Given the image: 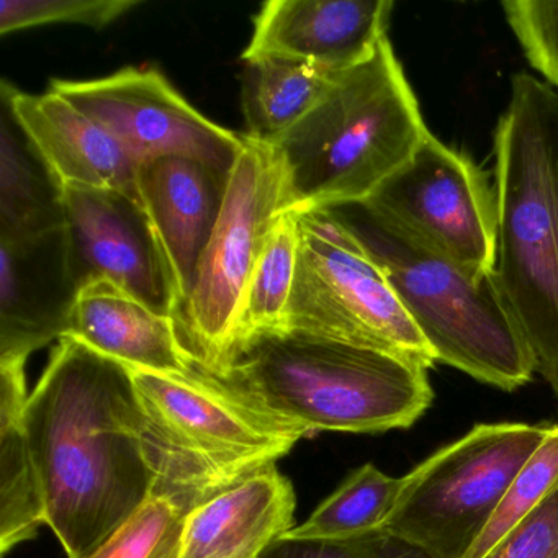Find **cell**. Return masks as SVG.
Segmentation results:
<instances>
[{
	"instance_id": "6da1fadb",
	"label": "cell",
	"mask_w": 558,
	"mask_h": 558,
	"mask_svg": "<svg viewBox=\"0 0 558 558\" xmlns=\"http://www.w3.org/2000/svg\"><path fill=\"white\" fill-rule=\"evenodd\" d=\"M47 525L68 558H89L153 495L155 466L132 371L60 339L25 407Z\"/></svg>"
},
{
	"instance_id": "7a4b0ae2",
	"label": "cell",
	"mask_w": 558,
	"mask_h": 558,
	"mask_svg": "<svg viewBox=\"0 0 558 558\" xmlns=\"http://www.w3.org/2000/svg\"><path fill=\"white\" fill-rule=\"evenodd\" d=\"M427 371L393 352L282 328L241 339L214 378L313 436L413 426L433 403Z\"/></svg>"
},
{
	"instance_id": "3957f363",
	"label": "cell",
	"mask_w": 558,
	"mask_h": 558,
	"mask_svg": "<svg viewBox=\"0 0 558 558\" xmlns=\"http://www.w3.org/2000/svg\"><path fill=\"white\" fill-rule=\"evenodd\" d=\"M420 102L388 37L338 74L315 109L272 145L282 214L365 202L427 138Z\"/></svg>"
},
{
	"instance_id": "277c9868",
	"label": "cell",
	"mask_w": 558,
	"mask_h": 558,
	"mask_svg": "<svg viewBox=\"0 0 558 558\" xmlns=\"http://www.w3.org/2000/svg\"><path fill=\"white\" fill-rule=\"evenodd\" d=\"M495 276L535 362L558 395V93L514 74L495 133Z\"/></svg>"
},
{
	"instance_id": "5b68a950",
	"label": "cell",
	"mask_w": 558,
	"mask_h": 558,
	"mask_svg": "<svg viewBox=\"0 0 558 558\" xmlns=\"http://www.w3.org/2000/svg\"><path fill=\"white\" fill-rule=\"evenodd\" d=\"M325 210L387 277L437 362L505 391L532 380L534 357L495 272H472L426 250L367 202Z\"/></svg>"
},
{
	"instance_id": "8992f818",
	"label": "cell",
	"mask_w": 558,
	"mask_h": 558,
	"mask_svg": "<svg viewBox=\"0 0 558 558\" xmlns=\"http://www.w3.org/2000/svg\"><path fill=\"white\" fill-rule=\"evenodd\" d=\"M130 371L158 476L155 493L189 512L276 465L310 437L197 368L185 375Z\"/></svg>"
},
{
	"instance_id": "52a82bcc",
	"label": "cell",
	"mask_w": 558,
	"mask_h": 558,
	"mask_svg": "<svg viewBox=\"0 0 558 558\" xmlns=\"http://www.w3.org/2000/svg\"><path fill=\"white\" fill-rule=\"evenodd\" d=\"M548 427L480 424L404 475L384 529L434 558H465Z\"/></svg>"
},
{
	"instance_id": "ba28073f",
	"label": "cell",
	"mask_w": 558,
	"mask_h": 558,
	"mask_svg": "<svg viewBox=\"0 0 558 558\" xmlns=\"http://www.w3.org/2000/svg\"><path fill=\"white\" fill-rule=\"evenodd\" d=\"M282 215V184L272 151L244 136L220 218L175 319L194 368L210 377L227 371L251 277Z\"/></svg>"
},
{
	"instance_id": "9c48e42d",
	"label": "cell",
	"mask_w": 558,
	"mask_h": 558,
	"mask_svg": "<svg viewBox=\"0 0 558 558\" xmlns=\"http://www.w3.org/2000/svg\"><path fill=\"white\" fill-rule=\"evenodd\" d=\"M296 220L299 264L283 328L433 367L429 344L359 241L328 210L306 211Z\"/></svg>"
},
{
	"instance_id": "30bf717a",
	"label": "cell",
	"mask_w": 558,
	"mask_h": 558,
	"mask_svg": "<svg viewBox=\"0 0 558 558\" xmlns=\"http://www.w3.org/2000/svg\"><path fill=\"white\" fill-rule=\"evenodd\" d=\"M365 202L426 250L472 272H495V191L469 156L430 133Z\"/></svg>"
},
{
	"instance_id": "8fae6325",
	"label": "cell",
	"mask_w": 558,
	"mask_h": 558,
	"mask_svg": "<svg viewBox=\"0 0 558 558\" xmlns=\"http://www.w3.org/2000/svg\"><path fill=\"white\" fill-rule=\"evenodd\" d=\"M50 90L109 132L136 166L182 156L230 175L244 149L243 135L202 116L156 70L126 68L99 80H54Z\"/></svg>"
},
{
	"instance_id": "7c38bea8",
	"label": "cell",
	"mask_w": 558,
	"mask_h": 558,
	"mask_svg": "<svg viewBox=\"0 0 558 558\" xmlns=\"http://www.w3.org/2000/svg\"><path fill=\"white\" fill-rule=\"evenodd\" d=\"M63 204L80 289L110 280L159 315L178 319L181 295L138 192L63 189Z\"/></svg>"
},
{
	"instance_id": "4fadbf2b",
	"label": "cell",
	"mask_w": 558,
	"mask_h": 558,
	"mask_svg": "<svg viewBox=\"0 0 558 558\" xmlns=\"http://www.w3.org/2000/svg\"><path fill=\"white\" fill-rule=\"evenodd\" d=\"M80 286L66 231L0 238V362H24L63 339Z\"/></svg>"
},
{
	"instance_id": "5bb4252c",
	"label": "cell",
	"mask_w": 558,
	"mask_h": 558,
	"mask_svg": "<svg viewBox=\"0 0 558 558\" xmlns=\"http://www.w3.org/2000/svg\"><path fill=\"white\" fill-rule=\"evenodd\" d=\"M393 8L391 0H270L254 17L243 61L287 58L345 73L388 37Z\"/></svg>"
},
{
	"instance_id": "9a60e30c",
	"label": "cell",
	"mask_w": 558,
	"mask_h": 558,
	"mask_svg": "<svg viewBox=\"0 0 558 558\" xmlns=\"http://www.w3.org/2000/svg\"><path fill=\"white\" fill-rule=\"evenodd\" d=\"M0 93L61 187L138 192V166L109 132L66 99L50 89L22 93L8 81Z\"/></svg>"
},
{
	"instance_id": "2e32d148",
	"label": "cell",
	"mask_w": 558,
	"mask_h": 558,
	"mask_svg": "<svg viewBox=\"0 0 558 558\" xmlns=\"http://www.w3.org/2000/svg\"><path fill=\"white\" fill-rule=\"evenodd\" d=\"M228 179L205 162L182 156L138 166L140 198L168 257L182 306L220 218Z\"/></svg>"
},
{
	"instance_id": "e0dca14e",
	"label": "cell",
	"mask_w": 558,
	"mask_h": 558,
	"mask_svg": "<svg viewBox=\"0 0 558 558\" xmlns=\"http://www.w3.org/2000/svg\"><path fill=\"white\" fill-rule=\"evenodd\" d=\"M292 482L276 465L192 509L181 558H263L295 527Z\"/></svg>"
},
{
	"instance_id": "ac0fdd59",
	"label": "cell",
	"mask_w": 558,
	"mask_h": 558,
	"mask_svg": "<svg viewBox=\"0 0 558 558\" xmlns=\"http://www.w3.org/2000/svg\"><path fill=\"white\" fill-rule=\"evenodd\" d=\"M66 336L130 368L175 375L194 371L175 319L110 280H94L80 290Z\"/></svg>"
},
{
	"instance_id": "d6986e66",
	"label": "cell",
	"mask_w": 558,
	"mask_h": 558,
	"mask_svg": "<svg viewBox=\"0 0 558 558\" xmlns=\"http://www.w3.org/2000/svg\"><path fill=\"white\" fill-rule=\"evenodd\" d=\"M0 551L8 554L47 524L44 496L25 429L24 362H0Z\"/></svg>"
},
{
	"instance_id": "ffe728a7",
	"label": "cell",
	"mask_w": 558,
	"mask_h": 558,
	"mask_svg": "<svg viewBox=\"0 0 558 558\" xmlns=\"http://www.w3.org/2000/svg\"><path fill=\"white\" fill-rule=\"evenodd\" d=\"M64 227L63 187L19 126L0 112V238H25Z\"/></svg>"
},
{
	"instance_id": "44dd1931",
	"label": "cell",
	"mask_w": 558,
	"mask_h": 558,
	"mask_svg": "<svg viewBox=\"0 0 558 558\" xmlns=\"http://www.w3.org/2000/svg\"><path fill=\"white\" fill-rule=\"evenodd\" d=\"M244 64L243 136L260 145H272L305 119L338 77L315 64L287 58H259Z\"/></svg>"
},
{
	"instance_id": "7402d4cb",
	"label": "cell",
	"mask_w": 558,
	"mask_h": 558,
	"mask_svg": "<svg viewBox=\"0 0 558 558\" xmlns=\"http://www.w3.org/2000/svg\"><path fill=\"white\" fill-rule=\"evenodd\" d=\"M404 476H388L367 463L355 470L303 524L283 537L344 538L384 529L403 489Z\"/></svg>"
},
{
	"instance_id": "603a6c76",
	"label": "cell",
	"mask_w": 558,
	"mask_h": 558,
	"mask_svg": "<svg viewBox=\"0 0 558 558\" xmlns=\"http://www.w3.org/2000/svg\"><path fill=\"white\" fill-rule=\"evenodd\" d=\"M299 244L296 215H282L270 231L251 277L238 326L236 344L256 332L282 329L286 325L295 286Z\"/></svg>"
},
{
	"instance_id": "cb8c5ba5",
	"label": "cell",
	"mask_w": 558,
	"mask_h": 558,
	"mask_svg": "<svg viewBox=\"0 0 558 558\" xmlns=\"http://www.w3.org/2000/svg\"><path fill=\"white\" fill-rule=\"evenodd\" d=\"M558 488V424L548 427L544 442L512 480L501 505L465 558H483L519 522L524 521Z\"/></svg>"
},
{
	"instance_id": "d4e9b609",
	"label": "cell",
	"mask_w": 558,
	"mask_h": 558,
	"mask_svg": "<svg viewBox=\"0 0 558 558\" xmlns=\"http://www.w3.org/2000/svg\"><path fill=\"white\" fill-rule=\"evenodd\" d=\"M189 511L155 495L89 558H181Z\"/></svg>"
},
{
	"instance_id": "484cf974",
	"label": "cell",
	"mask_w": 558,
	"mask_h": 558,
	"mask_svg": "<svg viewBox=\"0 0 558 558\" xmlns=\"http://www.w3.org/2000/svg\"><path fill=\"white\" fill-rule=\"evenodd\" d=\"M140 4V0H2L0 34H14L50 24L104 28Z\"/></svg>"
},
{
	"instance_id": "4316f807",
	"label": "cell",
	"mask_w": 558,
	"mask_h": 558,
	"mask_svg": "<svg viewBox=\"0 0 558 558\" xmlns=\"http://www.w3.org/2000/svg\"><path fill=\"white\" fill-rule=\"evenodd\" d=\"M263 558H434L424 548L387 529L344 538H292L274 542Z\"/></svg>"
},
{
	"instance_id": "83f0119b",
	"label": "cell",
	"mask_w": 558,
	"mask_h": 558,
	"mask_svg": "<svg viewBox=\"0 0 558 558\" xmlns=\"http://www.w3.org/2000/svg\"><path fill=\"white\" fill-rule=\"evenodd\" d=\"M502 11L531 66L558 87V0H506Z\"/></svg>"
},
{
	"instance_id": "f1b7e54d",
	"label": "cell",
	"mask_w": 558,
	"mask_h": 558,
	"mask_svg": "<svg viewBox=\"0 0 558 558\" xmlns=\"http://www.w3.org/2000/svg\"><path fill=\"white\" fill-rule=\"evenodd\" d=\"M483 558H558V488Z\"/></svg>"
}]
</instances>
